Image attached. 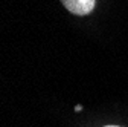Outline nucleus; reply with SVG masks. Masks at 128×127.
Wrapping results in <instances>:
<instances>
[{
	"label": "nucleus",
	"instance_id": "obj_1",
	"mask_svg": "<svg viewBox=\"0 0 128 127\" xmlns=\"http://www.w3.org/2000/svg\"><path fill=\"white\" fill-rule=\"evenodd\" d=\"M61 3L75 15H87L94 9L96 0H61Z\"/></svg>",
	"mask_w": 128,
	"mask_h": 127
},
{
	"label": "nucleus",
	"instance_id": "obj_2",
	"mask_svg": "<svg viewBox=\"0 0 128 127\" xmlns=\"http://www.w3.org/2000/svg\"><path fill=\"white\" fill-rule=\"evenodd\" d=\"M107 127H118V125H107Z\"/></svg>",
	"mask_w": 128,
	"mask_h": 127
}]
</instances>
